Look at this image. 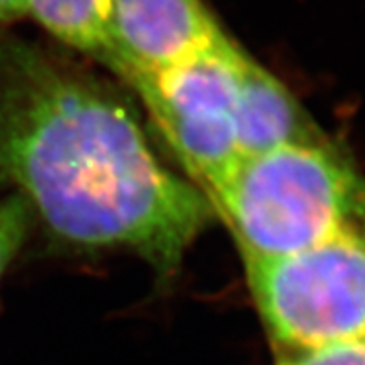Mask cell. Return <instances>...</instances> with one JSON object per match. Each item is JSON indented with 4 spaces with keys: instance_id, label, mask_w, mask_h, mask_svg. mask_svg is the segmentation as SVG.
I'll list each match as a JSON object with an SVG mask.
<instances>
[{
    "instance_id": "cell-7",
    "label": "cell",
    "mask_w": 365,
    "mask_h": 365,
    "mask_svg": "<svg viewBox=\"0 0 365 365\" xmlns=\"http://www.w3.org/2000/svg\"><path fill=\"white\" fill-rule=\"evenodd\" d=\"M28 15L54 39L117 76L120 60L111 37L113 0H28Z\"/></svg>"
},
{
    "instance_id": "cell-9",
    "label": "cell",
    "mask_w": 365,
    "mask_h": 365,
    "mask_svg": "<svg viewBox=\"0 0 365 365\" xmlns=\"http://www.w3.org/2000/svg\"><path fill=\"white\" fill-rule=\"evenodd\" d=\"M277 365H365V339L287 354Z\"/></svg>"
},
{
    "instance_id": "cell-6",
    "label": "cell",
    "mask_w": 365,
    "mask_h": 365,
    "mask_svg": "<svg viewBox=\"0 0 365 365\" xmlns=\"http://www.w3.org/2000/svg\"><path fill=\"white\" fill-rule=\"evenodd\" d=\"M332 141L289 89L250 54L243 56L237 102L240 158Z\"/></svg>"
},
{
    "instance_id": "cell-5",
    "label": "cell",
    "mask_w": 365,
    "mask_h": 365,
    "mask_svg": "<svg viewBox=\"0 0 365 365\" xmlns=\"http://www.w3.org/2000/svg\"><path fill=\"white\" fill-rule=\"evenodd\" d=\"M117 78L162 73L230 41L202 0H113Z\"/></svg>"
},
{
    "instance_id": "cell-2",
    "label": "cell",
    "mask_w": 365,
    "mask_h": 365,
    "mask_svg": "<svg viewBox=\"0 0 365 365\" xmlns=\"http://www.w3.org/2000/svg\"><path fill=\"white\" fill-rule=\"evenodd\" d=\"M208 200L243 259L365 240V176L336 141L240 158Z\"/></svg>"
},
{
    "instance_id": "cell-4",
    "label": "cell",
    "mask_w": 365,
    "mask_h": 365,
    "mask_svg": "<svg viewBox=\"0 0 365 365\" xmlns=\"http://www.w3.org/2000/svg\"><path fill=\"white\" fill-rule=\"evenodd\" d=\"M245 54L230 39L178 67L134 73L125 82L206 199L240 162L237 102Z\"/></svg>"
},
{
    "instance_id": "cell-8",
    "label": "cell",
    "mask_w": 365,
    "mask_h": 365,
    "mask_svg": "<svg viewBox=\"0 0 365 365\" xmlns=\"http://www.w3.org/2000/svg\"><path fill=\"white\" fill-rule=\"evenodd\" d=\"M34 221L36 217L24 197L19 193L0 197V278L26 243Z\"/></svg>"
},
{
    "instance_id": "cell-1",
    "label": "cell",
    "mask_w": 365,
    "mask_h": 365,
    "mask_svg": "<svg viewBox=\"0 0 365 365\" xmlns=\"http://www.w3.org/2000/svg\"><path fill=\"white\" fill-rule=\"evenodd\" d=\"M26 199L52 236L125 249L176 273L215 215L167 169L123 98L43 46L0 32V190Z\"/></svg>"
},
{
    "instance_id": "cell-3",
    "label": "cell",
    "mask_w": 365,
    "mask_h": 365,
    "mask_svg": "<svg viewBox=\"0 0 365 365\" xmlns=\"http://www.w3.org/2000/svg\"><path fill=\"white\" fill-rule=\"evenodd\" d=\"M250 293L284 356L365 339V240L243 259Z\"/></svg>"
},
{
    "instance_id": "cell-10",
    "label": "cell",
    "mask_w": 365,
    "mask_h": 365,
    "mask_svg": "<svg viewBox=\"0 0 365 365\" xmlns=\"http://www.w3.org/2000/svg\"><path fill=\"white\" fill-rule=\"evenodd\" d=\"M28 15V0H0V32Z\"/></svg>"
}]
</instances>
